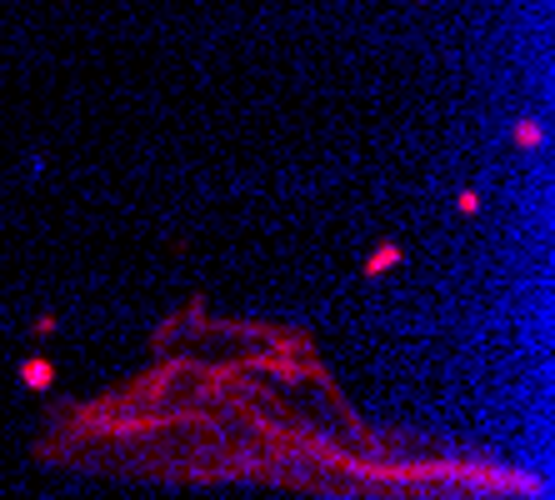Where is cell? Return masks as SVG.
Listing matches in <instances>:
<instances>
[{"label":"cell","instance_id":"obj_1","mask_svg":"<svg viewBox=\"0 0 555 500\" xmlns=\"http://www.w3.org/2000/svg\"><path fill=\"white\" fill-rule=\"evenodd\" d=\"M21 371H26V386L30 390H46V386H51V361H26V365H21Z\"/></svg>","mask_w":555,"mask_h":500},{"label":"cell","instance_id":"obj_2","mask_svg":"<svg viewBox=\"0 0 555 500\" xmlns=\"http://www.w3.org/2000/svg\"><path fill=\"white\" fill-rule=\"evenodd\" d=\"M541 125H535V121H516V146H541Z\"/></svg>","mask_w":555,"mask_h":500},{"label":"cell","instance_id":"obj_3","mask_svg":"<svg viewBox=\"0 0 555 500\" xmlns=\"http://www.w3.org/2000/svg\"><path fill=\"white\" fill-rule=\"evenodd\" d=\"M395 261H401V250H395V246H380V255H376V261H366V271L376 275V271H385V265H395Z\"/></svg>","mask_w":555,"mask_h":500}]
</instances>
